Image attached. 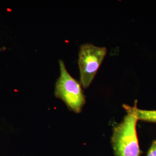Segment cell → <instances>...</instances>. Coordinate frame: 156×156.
<instances>
[{
    "mask_svg": "<svg viewBox=\"0 0 156 156\" xmlns=\"http://www.w3.org/2000/svg\"><path fill=\"white\" fill-rule=\"evenodd\" d=\"M58 63L60 76L55 84L54 94L66 104L70 110L80 113L86 102L82 85L70 75L63 60H59Z\"/></svg>",
    "mask_w": 156,
    "mask_h": 156,
    "instance_id": "cell-2",
    "label": "cell"
},
{
    "mask_svg": "<svg viewBox=\"0 0 156 156\" xmlns=\"http://www.w3.org/2000/svg\"><path fill=\"white\" fill-rule=\"evenodd\" d=\"M107 53V50L105 47H96L88 43L80 47L78 66L80 83L84 89L90 86Z\"/></svg>",
    "mask_w": 156,
    "mask_h": 156,
    "instance_id": "cell-3",
    "label": "cell"
},
{
    "mask_svg": "<svg viewBox=\"0 0 156 156\" xmlns=\"http://www.w3.org/2000/svg\"><path fill=\"white\" fill-rule=\"evenodd\" d=\"M123 107L127 115L114 127L111 137L115 156H140L141 151L136 132L138 119L131 106L125 104Z\"/></svg>",
    "mask_w": 156,
    "mask_h": 156,
    "instance_id": "cell-1",
    "label": "cell"
},
{
    "mask_svg": "<svg viewBox=\"0 0 156 156\" xmlns=\"http://www.w3.org/2000/svg\"><path fill=\"white\" fill-rule=\"evenodd\" d=\"M147 156H156V140L153 141Z\"/></svg>",
    "mask_w": 156,
    "mask_h": 156,
    "instance_id": "cell-5",
    "label": "cell"
},
{
    "mask_svg": "<svg viewBox=\"0 0 156 156\" xmlns=\"http://www.w3.org/2000/svg\"><path fill=\"white\" fill-rule=\"evenodd\" d=\"M131 107V109L136 115L138 120L156 123V110L140 109L136 107V102L134 106Z\"/></svg>",
    "mask_w": 156,
    "mask_h": 156,
    "instance_id": "cell-4",
    "label": "cell"
}]
</instances>
